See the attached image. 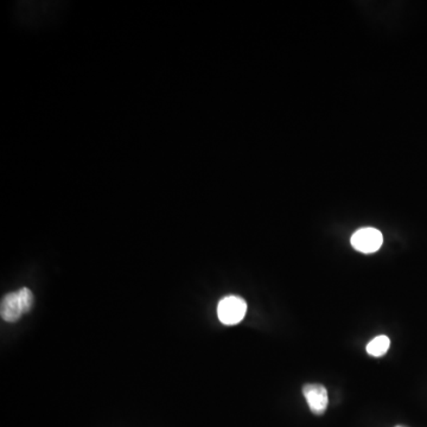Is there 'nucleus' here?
Instances as JSON below:
<instances>
[{
	"label": "nucleus",
	"instance_id": "39448f33",
	"mask_svg": "<svg viewBox=\"0 0 427 427\" xmlns=\"http://www.w3.org/2000/svg\"><path fill=\"white\" fill-rule=\"evenodd\" d=\"M390 345V341L388 337H375L367 345V353L369 354L370 356H374V358H380V356H383L388 351Z\"/></svg>",
	"mask_w": 427,
	"mask_h": 427
},
{
	"label": "nucleus",
	"instance_id": "7ed1b4c3",
	"mask_svg": "<svg viewBox=\"0 0 427 427\" xmlns=\"http://www.w3.org/2000/svg\"><path fill=\"white\" fill-rule=\"evenodd\" d=\"M29 313V308L24 303L21 290L16 292H10L1 300L0 313H1V317L5 322H10V323L17 322L21 318L23 313Z\"/></svg>",
	"mask_w": 427,
	"mask_h": 427
},
{
	"label": "nucleus",
	"instance_id": "f03ea898",
	"mask_svg": "<svg viewBox=\"0 0 427 427\" xmlns=\"http://www.w3.org/2000/svg\"><path fill=\"white\" fill-rule=\"evenodd\" d=\"M383 243V236L381 232L375 228H362L354 233L351 236V246L356 251L370 254L378 251Z\"/></svg>",
	"mask_w": 427,
	"mask_h": 427
},
{
	"label": "nucleus",
	"instance_id": "f257e3e1",
	"mask_svg": "<svg viewBox=\"0 0 427 427\" xmlns=\"http://www.w3.org/2000/svg\"><path fill=\"white\" fill-rule=\"evenodd\" d=\"M246 311V302L238 296L225 297L218 303V320H221V323H223V324H238L243 320Z\"/></svg>",
	"mask_w": 427,
	"mask_h": 427
},
{
	"label": "nucleus",
	"instance_id": "423d86ee",
	"mask_svg": "<svg viewBox=\"0 0 427 427\" xmlns=\"http://www.w3.org/2000/svg\"><path fill=\"white\" fill-rule=\"evenodd\" d=\"M395 427H406V426H403V425H398V426H395Z\"/></svg>",
	"mask_w": 427,
	"mask_h": 427
},
{
	"label": "nucleus",
	"instance_id": "20e7f679",
	"mask_svg": "<svg viewBox=\"0 0 427 427\" xmlns=\"http://www.w3.org/2000/svg\"><path fill=\"white\" fill-rule=\"evenodd\" d=\"M303 394L313 415H322L326 411L329 403L328 390L323 385H305L303 387Z\"/></svg>",
	"mask_w": 427,
	"mask_h": 427
}]
</instances>
